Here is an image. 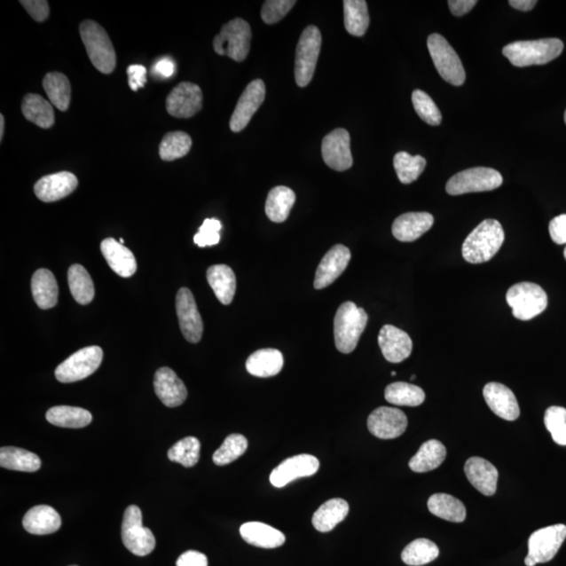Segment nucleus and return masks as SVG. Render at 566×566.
Segmentation results:
<instances>
[{
    "mask_svg": "<svg viewBox=\"0 0 566 566\" xmlns=\"http://www.w3.org/2000/svg\"><path fill=\"white\" fill-rule=\"evenodd\" d=\"M379 345L385 359L400 363L412 355L413 340L409 334L394 326H385L379 334Z\"/></svg>",
    "mask_w": 566,
    "mask_h": 566,
    "instance_id": "obj_23",
    "label": "nucleus"
},
{
    "mask_svg": "<svg viewBox=\"0 0 566 566\" xmlns=\"http://www.w3.org/2000/svg\"><path fill=\"white\" fill-rule=\"evenodd\" d=\"M177 314L185 339L190 343H199L204 332V323L192 291L182 287L177 295Z\"/></svg>",
    "mask_w": 566,
    "mask_h": 566,
    "instance_id": "obj_14",
    "label": "nucleus"
},
{
    "mask_svg": "<svg viewBox=\"0 0 566 566\" xmlns=\"http://www.w3.org/2000/svg\"><path fill=\"white\" fill-rule=\"evenodd\" d=\"M69 290L81 305H86L95 297V286L88 271L83 265L73 264L67 274Z\"/></svg>",
    "mask_w": 566,
    "mask_h": 566,
    "instance_id": "obj_40",
    "label": "nucleus"
},
{
    "mask_svg": "<svg viewBox=\"0 0 566 566\" xmlns=\"http://www.w3.org/2000/svg\"><path fill=\"white\" fill-rule=\"evenodd\" d=\"M127 75H129V84L130 89L137 91L138 89L143 88L147 83V69L141 65H134L127 68Z\"/></svg>",
    "mask_w": 566,
    "mask_h": 566,
    "instance_id": "obj_54",
    "label": "nucleus"
},
{
    "mask_svg": "<svg viewBox=\"0 0 566 566\" xmlns=\"http://www.w3.org/2000/svg\"><path fill=\"white\" fill-rule=\"evenodd\" d=\"M61 523L59 513L45 505L32 507L22 521L23 528L33 535L53 534L61 528Z\"/></svg>",
    "mask_w": 566,
    "mask_h": 566,
    "instance_id": "obj_27",
    "label": "nucleus"
},
{
    "mask_svg": "<svg viewBox=\"0 0 566 566\" xmlns=\"http://www.w3.org/2000/svg\"><path fill=\"white\" fill-rule=\"evenodd\" d=\"M566 538V525L555 524L542 528L531 535L529 554L524 559L527 566L546 563L556 556Z\"/></svg>",
    "mask_w": 566,
    "mask_h": 566,
    "instance_id": "obj_12",
    "label": "nucleus"
},
{
    "mask_svg": "<svg viewBox=\"0 0 566 566\" xmlns=\"http://www.w3.org/2000/svg\"><path fill=\"white\" fill-rule=\"evenodd\" d=\"M320 463L310 454H300L287 459L271 473L270 482L276 488L286 487L287 483L300 477L311 476L319 470Z\"/></svg>",
    "mask_w": 566,
    "mask_h": 566,
    "instance_id": "obj_18",
    "label": "nucleus"
},
{
    "mask_svg": "<svg viewBox=\"0 0 566 566\" xmlns=\"http://www.w3.org/2000/svg\"><path fill=\"white\" fill-rule=\"evenodd\" d=\"M428 509L433 515L452 523H463L467 516L463 502L444 493L433 494L428 500Z\"/></svg>",
    "mask_w": 566,
    "mask_h": 566,
    "instance_id": "obj_37",
    "label": "nucleus"
},
{
    "mask_svg": "<svg viewBox=\"0 0 566 566\" xmlns=\"http://www.w3.org/2000/svg\"><path fill=\"white\" fill-rule=\"evenodd\" d=\"M203 107V91L199 85L182 83L167 97L166 109L172 117L187 119L193 117Z\"/></svg>",
    "mask_w": 566,
    "mask_h": 566,
    "instance_id": "obj_13",
    "label": "nucleus"
},
{
    "mask_svg": "<svg viewBox=\"0 0 566 566\" xmlns=\"http://www.w3.org/2000/svg\"><path fill=\"white\" fill-rule=\"evenodd\" d=\"M71 566H77V565H71Z\"/></svg>",
    "mask_w": 566,
    "mask_h": 566,
    "instance_id": "obj_64",
    "label": "nucleus"
},
{
    "mask_svg": "<svg viewBox=\"0 0 566 566\" xmlns=\"http://www.w3.org/2000/svg\"><path fill=\"white\" fill-rule=\"evenodd\" d=\"M564 44L558 38H546L516 42L505 46L502 50L514 67H527L544 66L562 55Z\"/></svg>",
    "mask_w": 566,
    "mask_h": 566,
    "instance_id": "obj_2",
    "label": "nucleus"
},
{
    "mask_svg": "<svg viewBox=\"0 0 566 566\" xmlns=\"http://www.w3.org/2000/svg\"><path fill=\"white\" fill-rule=\"evenodd\" d=\"M396 374H397V373H396V372H392V373H391V375H396Z\"/></svg>",
    "mask_w": 566,
    "mask_h": 566,
    "instance_id": "obj_62",
    "label": "nucleus"
},
{
    "mask_svg": "<svg viewBox=\"0 0 566 566\" xmlns=\"http://www.w3.org/2000/svg\"><path fill=\"white\" fill-rule=\"evenodd\" d=\"M222 223L216 218H207L194 236L195 245L200 248L216 246L221 240Z\"/></svg>",
    "mask_w": 566,
    "mask_h": 566,
    "instance_id": "obj_50",
    "label": "nucleus"
},
{
    "mask_svg": "<svg viewBox=\"0 0 566 566\" xmlns=\"http://www.w3.org/2000/svg\"><path fill=\"white\" fill-rule=\"evenodd\" d=\"M427 46L441 77L454 86L463 85L466 80L463 63L446 38L440 34H432L427 40Z\"/></svg>",
    "mask_w": 566,
    "mask_h": 566,
    "instance_id": "obj_7",
    "label": "nucleus"
},
{
    "mask_svg": "<svg viewBox=\"0 0 566 566\" xmlns=\"http://www.w3.org/2000/svg\"><path fill=\"white\" fill-rule=\"evenodd\" d=\"M45 417L51 425L73 429L84 428L92 421L89 410L72 406H55L46 413Z\"/></svg>",
    "mask_w": 566,
    "mask_h": 566,
    "instance_id": "obj_36",
    "label": "nucleus"
},
{
    "mask_svg": "<svg viewBox=\"0 0 566 566\" xmlns=\"http://www.w3.org/2000/svg\"><path fill=\"white\" fill-rule=\"evenodd\" d=\"M296 4L295 0H268L262 9V19L267 25L280 21Z\"/></svg>",
    "mask_w": 566,
    "mask_h": 566,
    "instance_id": "obj_51",
    "label": "nucleus"
},
{
    "mask_svg": "<svg viewBox=\"0 0 566 566\" xmlns=\"http://www.w3.org/2000/svg\"><path fill=\"white\" fill-rule=\"evenodd\" d=\"M248 544L263 548H276L286 542V536L270 525L253 522L242 524L240 530Z\"/></svg>",
    "mask_w": 566,
    "mask_h": 566,
    "instance_id": "obj_28",
    "label": "nucleus"
},
{
    "mask_svg": "<svg viewBox=\"0 0 566 566\" xmlns=\"http://www.w3.org/2000/svg\"><path fill=\"white\" fill-rule=\"evenodd\" d=\"M283 356L273 349L259 350L248 358V373L258 378H270L279 374L283 367Z\"/></svg>",
    "mask_w": 566,
    "mask_h": 566,
    "instance_id": "obj_29",
    "label": "nucleus"
},
{
    "mask_svg": "<svg viewBox=\"0 0 566 566\" xmlns=\"http://www.w3.org/2000/svg\"><path fill=\"white\" fill-rule=\"evenodd\" d=\"M296 201V194L286 186L275 187L265 201V215L274 223L286 222Z\"/></svg>",
    "mask_w": 566,
    "mask_h": 566,
    "instance_id": "obj_35",
    "label": "nucleus"
},
{
    "mask_svg": "<svg viewBox=\"0 0 566 566\" xmlns=\"http://www.w3.org/2000/svg\"><path fill=\"white\" fill-rule=\"evenodd\" d=\"M413 103L419 117L427 124L437 126L442 123V114L428 94L421 90L413 92Z\"/></svg>",
    "mask_w": 566,
    "mask_h": 566,
    "instance_id": "obj_48",
    "label": "nucleus"
},
{
    "mask_svg": "<svg viewBox=\"0 0 566 566\" xmlns=\"http://www.w3.org/2000/svg\"><path fill=\"white\" fill-rule=\"evenodd\" d=\"M440 554L435 542L420 538L409 544L402 552L403 562L410 566H421L436 560Z\"/></svg>",
    "mask_w": 566,
    "mask_h": 566,
    "instance_id": "obj_43",
    "label": "nucleus"
},
{
    "mask_svg": "<svg viewBox=\"0 0 566 566\" xmlns=\"http://www.w3.org/2000/svg\"><path fill=\"white\" fill-rule=\"evenodd\" d=\"M4 135V115H0V141H3V138Z\"/></svg>",
    "mask_w": 566,
    "mask_h": 566,
    "instance_id": "obj_59",
    "label": "nucleus"
},
{
    "mask_svg": "<svg viewBox=\"0 0 566 566\" xmlns=\"http://www.w3.org/2000/svg\"><path fill=\"white\" fill-rule=\"evenodd\" d=\"M509 4L514 9L528 12L535 8L537 2L535 0H511Z\"/></svg>",
    "mask_w": 566,
    "mask_h": 566,
    "instance_id": "obj_58",
    "label": "nucleus"
},
{
    "mask_svg": "<svg viewBox=\"0 0 566 566\" xmlns=\"http://www.w3.org/2000/svg\"><path fill=\"white\" fill-rule=\"evenodd\" d=\"M79 32L92 66L102 74H112L117 65V56L107 32L94 20L81 23Z\"/></svg>",
    "mask_w": 566,
    "mask_h": 566,
    "instance_id": "obj_4",
    "label": "nucleus"
},
{
    "mask_svg": "<svg viewBox=\"0 0 566 566\" xmlns=\"http://www.w3.org/2000/svg\"><path fill=\"white\" fill-rule=\"evenodd\" d=\"M465 473L473 487L486 496H492L498 489L499 471L489 460L471 458L466 461Z\"/></svg>",
    "mask_w": 566,
    "mask_h": 566,
    "instance_id": "obj_24",
    "label": "nucleus"
},
{
    "mask_svg": "<svg viewBox=\"0 0 566 566\" xmlns=\"http://www.w3.org/2000/svg\"><path fill=\"white\" fill-rule=\"evenodd\" d=\"M58 285L53 273L46 269L35 272L32 279V294L38 308L49 310L58 303Z\"/></svg>",
    "mask_w": 566,
    "mask_h": 566,
    "instance_id": "obj_32",
    "label": "nucleus"
},
{
    "mask_svg": "<svg viewBox=\"0 0 566 566\" xmlns=\"http://www.w3.org/2000/svg\"><path fill=\"white\" fill-rule=\"evenodd\" d=\"M175 74V62L170 58H163L153 67V75L159 78H170Z\"/></svg>",
    "mask_w": 566,
    "mask_h": 566,
    "instance_id": "obj_56",
    "label": "nucleus"
},
{
    "mask_svg": "<svg viewBox=\"0 0 566 566\" xmlns=\"http://www.w3.org/2000/svg\"><path fill=\"white\" fill-rule=\"evenodd\" d=\"M476 0H450L448 2L450 11L455 16H463L476 7Z\"/></svg>",
    "mask_w": 566,
    "mask_h": 566,
    "instance_id": "obj_57",
    "label": "nucleus"
},
{
    "mask_svg": "<svg viewBox=\"0 0 566 566\" xmlns=\"http://www.w3.org/2000/svg\"><path fill=\"white\" fill-rule=\"evenodd\" d=\"M435 218L427 212H409L398 216L392 224V234L397 240L412 242L432 228Z\"/></svg>",
    "mask_w": 566,
    "mask_h": 566,
    "instance_id": "obj_25",
    "label": "nucleus"
},
{
    "mask_svg": "<svg viewBox=\"0 0 566 566\" xmlns=\"http://www.w3.org/2000/svg\"><path fill=\"white\" fill-rule=\"evenodd\" d=\"M252 31L249 23L235 19L224 25L213 40V49L221 56H228L236 62L246 59L250 51Z\"/></svg>",
    "mask_w": 566,
    "mask_h": 566,
    "instance_id": "obj_5",
    "label": "nucleus"
},
{
    "mask_svg": "<svg viewBox=\"0 0 566 566\" xmlns=\"http://www.w3.org/2000/svg\"><path fill=\"white\" fill-rule=\"evenodd\" d=\"M20 4L35 21L43 22L50 15L49 3L44 0H22Z\"/></svg>",
    "mask_w": 566,
    "mask_h": 566,
    "instance_id": "obj_52",
    "label": "nucleus"
},
{
    "mask_svg": "<svg viewBox=\"0 0 566 566\" xmlns=\"http://www.w3.org/2000/svg\"><path fill=\"white\" fill-rule=\"evenodd\" d=\"M505 241L504 229L496 219H486L468 235L464 241L463 257L472 264L491 261Z\"/></svg>",
    "mask_w": 566,
    "mask_h": 566,
    "instance_id": "obj_1",
    "label": "nucleus"
},
{
    "mask_svg": "<svg viewBox=\"0 0 566 566\" xmlns=\"http://www.w3.org/2000/svg\"><path fill=\"white\" fill-rule=\"evenodd\" d=\"M350 506L341 499H334L323 504L313 516V525L321 533L331 532L349 515Z\"/></svg>",
    "mask_w": 566,
    "mask_h": 566,
    "instance_id": "obj_33",
    "label": "nucleus"
},
{
    "mask_svg": "<svg viewBox=\"0 0 566 566\" xmlns=\"http://www.w3.org/2000/svg\"><path fill=\"white\" fill-rule=\"evenodd\" d=\"M421 387L405 382H396L386 387V401L397 406L417 407L425 401Z\"/></svg>",
    "mask_w": 566,
    "mask_h": 566,
    "instance_id": "obj_41",
    "label": "nucleus"
},
{
    "mask_svg": "<svg viewBox=\"0 0 566 566\" xmlns=\"http://www.w3.org/2000/svg\"><path fill=\"white\" fill-rule=\"evenodd\" d=\"M504 183V178L498 170L488 167H476L456 173L446 185V192L450 195L492 192Z\"/></svg>",
    "mask_w": 566,
    "mask_h": 566,
    "instance_id": "obj_9",
    "label": "nucleus"
},
{
    "mask_svg": "<svg viewBox=\"0 0 566 566\" xmlns=\"http://www.w3.org/2000/svg\"><path fill=\"white\" fill-rule=\"evenodd\" d=\"M483 397L492 412L506 421H515L521 415L517 398L514 392L504 384L489 383L484 386Z\"/></svg>",
    "mask_w": 566,
    "mask_h": 566,
    "instance_id": "obj_22",
    "label": "nucleus"
},
{
    "mask_svg": "<svg viewBox=\"0 0 566 566\" xmlns=\"http://www.w3.org/2000/svg\"><path fill=\"white\" fill-rule=\"evenodd\" d=\"M344 26L352 36L361 37L369 27V14L366 2L364 0H345Z\"/></svg>",
    "mask_w": 566,
    "mask_h": 566,
    "instance_id": "obj_42",
    "label": "nucleus"
},
{
    "mask_svg": "<svg viewBox=\"0 0 566 566\" xmlns=\"http://www.w3.org/2000/svg\"><path fill=\"white\" fill-rule=\"evenodd\" d=\"M101 252L115 274L129 279L136 273L138 265L134 253L119 241L114 239L104 240Z\"/></svg>",
    "mask_w": 566,
    "mask_h": 566,
    "instance_id": "obj_26",
    "label": "nucleus"
},
{
    "mask_svg": "<svg viewBox=\"0 0 566 566\" xmlns=\"http://www.w3.org/2000/svg\"><path fill=\"white\" fill-rule=\"evenodd\" d=\"M415 380V375L413 374L412 377V381Z\"/></svg>",
    "mask_w": 566,
    "mask_h": 566,
    "instance_id": "obj_63",
    "label": "nucleus"
},
{
    "mask_svg": "<svg viewBox=\"0 0 566 566\" xmlns=\"http://www.w3.org/2000/svg\"><path fill=\"white\" fill-rule=\"evenodd\" d=\"M200 443L194 436H188L178 441L169 452V459L186 468L199 463Z\"/></svg>",
    "mask_w": 566,
    "mask_h": 566,
    "instance_id": "obj_46",
    "label": "nucleus"
},
{
    "mask_svg": "<svg viewBox=\"0 0 566 566\" xmlns=\"http://www.w3.org/2000/svg\"><path fill=\"white\" fill-rule=\"evenodd\" d=\"M177 566H208V558L203 553L187 551L178 557Z\"/></svg>",
    "mask_w": 566,
    "mask_h": 566,
    "instance_id": "obj_55",
    "label": "nucleus"
},
{
    "mask_svg": "<svg viewBox=\"0 0 566 566\" xmlns=\"http://www.w3.org/2000/svg\"><path fill=\"white\" fill-rule=\"evenodd\" d=\"M427 161L421 155H410L405 152L397 153L394 159V167L398 180L403 184L417 181L424 171Z\"/></svg>",
    "mask_w": 566,
    "mask_h": 566,
    "instance_id": "obj_45",
    "label": "nucleus"
},
{
    "mask_svg": "<svg viewBox=\"0 0 566 566\" xmlns=\"http://www.w3.org/2000/svg\"><path fill=\"white\" fill-rule=\"evenodd\" d=\"M322 36L315 26L305 28L296 50L295 80L300 88H305L314 77L318 58L321 51Z\"/></svg>",
    "mask_w": 566,
    "mask_h": 566,
    "instance_id": "obj_8",
    "label": "nucleus"
},
{
    "mask_svg": "<svg viewBox=\"0 0 566 566\" xmlns=\"http://www.w3.org/2000/svg\"><path fill=\"white\" fill-rule=\"evenodd\" d=\"M548 231H550L551 239L555 244H566V215L553 218Z\"/></svg>",
    "mask_w": 566,
    "mask_h": 566,
    "instance_id": "obj_53",
    "label": "nucleus"
},
{
    "mask_svg": "<svg viewBox=\"0 0 566 566\" xmlns=\"http://www.w3.org/2000/svg\"><path fill=\"white\" fill-rule=\"evenodd\" d=\"M247 449L248 440L244 436L231 435L213 454V461L217 466L229 465L244 455Z\"/></svg>",
    "mask_w": 566,
    "mask_h": 566,
    "instance_id": "obj_47",
    "label": "nucleus"
},
{
    "mask_svg": "<svg viewBox=\"0 0 566 566\" xmlns=\"http://www.w3.org/2000/svg\"><path fill=\"white\" fill-rule=\"evenodd\" d=\"M43 89L51 104L61 112H67L72 99V88L66 75L51 72L43 78Z\"/></svg>",
    "mask_w": 566,
    "mask_h": 566,
    "instance_id": "obj_38",
    "label": "nucleus"
},
{
    "mask_svg": "<svg viewBox=\"0 0 566 566\" xmlns=\"http://www.w3.org/2000/svg\"><path fill=\"white\" fill-rule=\"evenodd\" d=\"M142 519L140 507L130 506L124 513L122 530H121L127 550L138 557L149 555L157 544L152 531L144 527Z\"/></svg>",
    "mask_w": 566,
    "mask_h": 566,
    "instance_id": "obj_10",
    "label": "nucleus"
},
{
    "mask_svg": "<svg viewBox=\"0 0 566 566\" xmlns=\"http://www.w3.org/2000/svg\"><path fill=\"white\" fill-rule=\"evenodd\" d=\"M564 122H565V124H566V111H565V113H564Z\"/></svg>",
    "mask_w": 566,
    "mask_h": 566,
    "instance_id": "obj_60",
    "label": "nucleus"
},
{
    "mask_svg": "<svg viewBox=\"0 0 566 566\" xmlns=\"http://www.w3.org/2000/svg\"><path fill=\"white\" fill-rule=\"evenodd\" d=\"M192 146V138H190L186 132H169L160 144V157L161 160L167 161L181 159L190 152Z\"/></svg>",
    "mask_w": 566,
    "mask_h": 566,
    "instance_id": "obj_44",
    "label": "nucleus"
},
{
    "mask_svg": "<svg viewBox=\"0 0 566 566\" xmlns=\"http://www.w3.org/2000/svg\"><path fill=\"white\" fill-rule=\"evenodd\" d=\"M265 98V85L261 79L253 80L242 92L230 120V129L233 132L244 130L254 114L258 111Z\"/></svg>",
    "mask_w": 566,
    "mask_h": 566,
    "instance_id": "obj_17",
    "label": "nucleus"
},
{
    "mask_svg": "<svg viewBox=\"0 0 566 566\" xmlns=\"http://www.w3.org/2000/svg\"><path fill=\"white\" fill-rule=\"evenodd\" d=\"M446 455V447L440 441H427L421 444L417 454L410 460V469L417 473L435 470L444 463Z\"/></svg>",
    "mask_w": 566,
    "mask_h": 566,
    "instance_id": "obj_34",
    "label": "nucleus"
},
{
    "mask_svg": "<svg viewBox=\"0 0 566 566\" xmlns=\"http://www.w3.org/2000/svg\"><path fill=\"white\" fill-rule=\"evenodd\" d=\"M322 158L326 164L336 171H345L352 166L350 136L344 129L329 132L322 141Z\"/></svg>",
    "mask_w": 566,
    "mask_h": 566,
    "instance_id": "obj_16",
    "label": "nucleus"
},
{
    "mask_svg": "<svg viewBox=\"0 0 566 566\" xmlns=\"http://www.w3.org/2000/svg\"><path fill=\"white\" fill-rule=\"evenodd\" d=\"M207 279L216 296L224 305L233 302L236 291V277L226 264L212 265L207 271Z\"/></svg>",
    "mask_w": 566,
    "mask_h": 566,
    "instance_id": "obj_30",
    "label": "nucleus"
},
{
    "mask_svg": "<svg viewBox=\"0 0 566 566\" xmlns=\"http://www.w3.org/2000/svg\"><path fill=\"white\" fill-rule=\"evenodd\" d=\"M21 111L28 121L43 130H49L55 124L53 104L46 101L42 96L26 95L22 100Z\"/></svg>",
    "mask_w": 566,
    "mask_h": 566,
    "instance_id": "obj_31",
    "label": "nucleus"
},
{
    "mask_svg": "<svg viewBox=\"0 0 566 566\" xmlns=\"http://www.w3.org/2000/svg\"><path fill=\"white\" fill-rule=\"evenodd\" d=\"M154 390L165 406L175 408L186 401L188 391L183 381L169 367H161L154 374Z\"/></svg>",
    "mask_w": 566,
    "mask_h": 566,
    "instance_id": "obj_21",
    "label": "nucleus"
},
{
    "mask_svg": "<svg viewBox=\"0 0 566 566\" xmlns=\"http://www.w3.org/2000/svg\"><path fill=\"white\" fill-rule=\"evenodd\" d=\"M368 315L354 303L340 305L334 321V344L342 354H350L357 348L364 329L366 328Z\"/></svg>",
    "mask_w": 566,
    "mask_h": 566,
    "instance_id": "obj_3",
    "label": "nucleus"
},
{
    "mask_svg": "<svg viewBox=\"0 0 566 566\" xmlns=\"http://www.w3.org/2000/svg\"><path fill=\"white\" fill-rule=\"evenodd\" d=\"M78 187V178L72 172L61 171L45 176L35 184L34 192L44 203H53L73 193Z\"/></svg>",
    "mask_w": 566,
    "mask_h": 566,
    "instance_id": "obj_20",
    "label": "nucleus"
},
{
    "mask_svg": "<svg viewBox=\"0 0 566 566\" xmlns=\"http://www.w3.org/2000/svg\"><path fill=\"white\" fill-rule=\"evenodd\" d=\"M103 350L99 346L80 350L56 368L55 375L61 383H74L90 377L100 367Z\"/></svg>",
    "mask_w": 566,
    "mask_h": 566,
    "instance_id": "obj_11",
    "label": "nucleus"
},
{
    "mask_svg": "<svg viewBox=\"0 0 566 566\" xmlns=\"http://www.w3.org/2000/svg\"><path fill=\"white\" fill-rule=\"evenodd\" d=\"M564 258H565V261H566V248L564 249Z\"/></svg>",
    "mask_w": 566,
    "mask_h": 566,
    "instance_id": "obj_61",
    "label": "nucleus"
},
{
    "mask_svg": "<svg viewBox=\"0 0 566 566\" xmlns=\"http://www.w3.org/2000/svg\"><path fill=\"white\" fill-rule=\"evenodd\" d=\"M408 420L402 410L391 407H379L369 415L368 430L382 440H392L406 431Z\"/></svg>",
    "mask_w": 566,
    "mask_h": 566,
    "instance_id": "obj_15",
    "label": "nucleus"
},
{
    "mask_svg": "<svg viewBox=\"0 0 566 566\" xmlns=\"http://www.w3.org/2000/svg\"><path fill=\"white\" fill-rule=\"evenodd\" d=\"M507 303L511 306L514 317L519 320L528 321L546 311L547 295L544 288L536 283L521 282L507 291Z\"/></svg>",
    "mask_w": 566,
    "mask_h": 566,
    "instance_id": "obj_6",
    "label": "nucleus"
},
{
    "mask_svg": "<svg viewBox=\"0 0 566 566\" xmlns=\"http://www.w3.org/2000/svg\"><path fill=\"white\" fill-rule=\"evenodd\" d=\"M351 253L348 247L336 245L329 250L316 271L314 287L322 290L336 281L343 274L350 262Z\"/></svg>",
    "mask_w": 566,
    "mask_h": 566,
    "instance_id": "obj_19",
    "label": "nucleus"
},
{
    "mask_svg": "<svg viewBox=\"0 0 566 566\" xmlns=\"http://www.w3.org/2000/svg\"><path fill=\"white\" fill-rule=\"evenodd\" d=\"M545 425L551 433L554 442L566 446V409L559 406L547 408Z\"/></svg>",
    "mask_w": 566,
    "mask_h": 566,
    "instance_id": "obj_49",
    "label": "nucleus"
},
{
    "mask_svg": "<svg viewBox=\"0 0 566 566\" xmlns=\"http://www.w3.org/2000/svg\"><path fill=\"white\" fill-rule=\"evenodd\" d=\"M0 466L4 469L36 472L42 467V460L38 455L16 447H3L0 449Z\"/></svg>",
    "mask_w": 566,
    "mask_h": 566,
    "instance_id": "obj_39",
    "label": "nucleus"
}]
</instances>
